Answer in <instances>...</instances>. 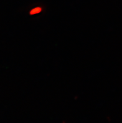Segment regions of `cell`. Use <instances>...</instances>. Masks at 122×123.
Segmentation results:
<instances>
[{"label":"cell","mask_w":122,"mask_h":123,"mask_svg":"<svg viewBox=\"0 0 122 123\" xmlns=\"http://www.w3.org/2000/svg\"><path fill=\"white\" fill-rule=\"evenodd\" d=\"M41 11V8H34V9H32L30 12V14H36V13H39Z\"/></svg>","instance_id":"6da1fadb"}]
</instances>
